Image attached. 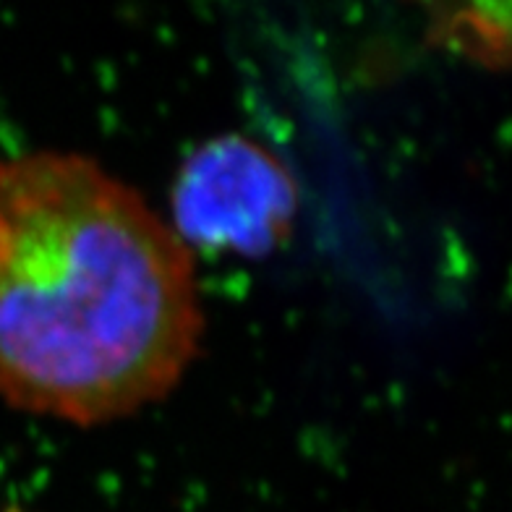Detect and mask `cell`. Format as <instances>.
I'll list each match as a JSON object with an SVG mask.
<instances>
[{"instance_id": "obj_1", "label": "cell", "mask_w": 512, "mask_h": 512, "mask_svg": "<svg viewBox=\"0 0 512 512\" xmlns=\"http://www.w3.org/2000/svg\"><path fill=\"white\" fill-rule=\"evenodd\" d=\"M191 249L74 152L0 162V398L92 426L168 395L194 361Z\"/></svg>"}, {"instance_id": "obj_2", "label": "cell", "mask_w": 512, "mask_h": 512, "mask_svg": "<svg viewBox=\"0 0 512 512\" xmlns=\"http://www.w3.org/2000/svg\"><path fill=\"white\" fill-rule=\"evenodd\" d=\"M298 186L270 149L241 134L217 136L181 165L173 225L186 246L259 256L293 228Z\"/></svg>"}]
</instances>
